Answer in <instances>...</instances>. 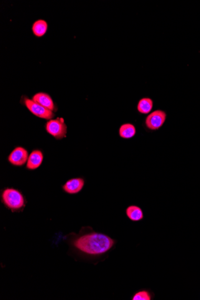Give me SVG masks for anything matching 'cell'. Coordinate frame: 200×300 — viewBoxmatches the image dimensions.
<instances>
[{
	"label": "cell",
	"instance_id": "cell-9",
	"mask_svg": "<svg viewBox=\"0 0 200 300\" xmlns=\"http://www.w3.org/2000/svg\"><path fill=\"white\" fill-rule=\"evenodd\" d=\"M44 160V155L42 150H34L29 155L26 164V168L30 171L37 170L42 165Z\"/></svg>",
	"mask_w": 200,
	"mask_h": 300
},
{
	"label": "cell",
	"instance_id": "cell-14",
	"mask_svg": "<svg viewBox=\"0 0 200 300\" xmlns=\"http://www.w3.org/2000/svg\"><path fill=\"white\" fill-rule=\"evenodd\" d=\"M155 294L149 289L138 290L131 297V300H153Z\"/></svg>",
	"mask_w": 200,
	"mask_h": 300
},
{
	"label": "cell",
	"instance_id": "cell-3",
	"mask_svg": "<svg viewBox=\"0 0 200 300\" xmlns=\"http://www.w3.org/2000/svg\"><path fill=\"white\" fill-rule=\"evenodd\" d=\"M21 105H24L32 115L40 119L50 120L55 117L54 112H52L47 108L42 106L39 103L30 99V98L23 95L21 98Z\"/></svg>",
	"mask_w": 200,
	"mask_h": 300
},
{
	"label": "cell",
	"instance_id": "cell-10",
	"mask_svg": "<svg viewBox=\"0 0 200 300\" xmlns=\"http://www.w3.org/2000/svg\"><path fill=\"white\" fill-rule=\"evenodd\" d=\"M125 214L126 217L134 223L143 221L145 218L142 209L137 205L128 206L125 209Z\"/></svg>",
	"mask_w": 200,
	"mask_h": 300
},
{
	"label": "cell",
	"instance_id": "cell-12",
	"mask_svg": "<svg viewBox=\"0 0 200 300\" xmlns=\"http://www.w3.org/2000/svg\"><path fill=\"white\" fill-rule=\"evenodd\" d=\"M137 133L135 125L131 123H125L119 128V135L123 139H130L136 135Z\"/></svg>",
	"mask_w": 200,
	"mask_h": 300
},
{
	"label": "cell",
	"instance_id": "cell-2",
	"mask_svg": "<svg viewBox=\"0 0 200 300\" xmlns=\"http://www.w3.org/2000/svg\"><path fill=\"white\" fill-rule=\"evenodd\" d=\"M0 200L5 208L12 213H21L27 206V200L24 194L17 189L6 187L0 192Z\"/></svg>",
	"mask_w": 200,
	"mask_h": 300
},
{
	"label": "cell",
	"instance_id": "cell-7",
	"mask_svg": "<svg viewBox=\"0 0 200 300\" xmlns=\"http://www.w3.org/2000/svg\"><path fill=\"white\" fill-rule=\"evenodd\" d=\"M85 180L83 178H71L62 186V190L69 195H76L82 191L85 185Z\"/></svg>",
	"mask_w": 200,
	"mask_h": 300
},
{
	"label": "cell",
	"instance_id": "cell-5",
	"mask_svg": "<svg viewBox=\"0 0 200 300\" xmlns=\"http://www.w3.org/2000/svg\"><path fill=\"white\" fill-rule=\"evenodd\" d=\"M46 132L56 140H60L67 137V126L64 118H57L48 120L45 125Z\"/></svg>",
	"mask_w": 200,
	"mask_h": 300
},
{
	"label": "cell",
	"instance_id": "cell-4",
	"mask_svg": "<svg viewBox=\"0 0 200 300\" xmlns=\"http://www.w3.org/2000/svg\"><path fill=\"white\" fill-rule=\"evenodd\" d=\"M167 119V114L166 111L157 109L147 116L144 121V126L148 132H157L163 127Z\"/></svg>",
	"mask_w": 200,
	"mask_h": 300
},
{
	"label": "cell",
	"instance_id": "cell-8",
	"mask_svg": "<svg viewBox=\"0 0 200 300\" xmlns=\"http://www.w3.org/2000/svg\"><path fill=\"white\" fill-rule=\"evenodd\" d=\"M32 100L53 112H57V105H55L50 95L46 92H37L32 97Z\"/></svg>",
	"mask_w": 200,
	"mask_h": 300
},
{
	"label": "cell",
	"instance_id": "cell-11",
	"mask_svg": "<svg viewBox=\"0 0 200 300\" xmlns=\"http://www.w3.org/2000/svg\"><path fill=\"white\" fill-rule=\"evenodd\" d=\"M154 107V101L150 97H143L139 100L137 105V110L141 115H149Z\"/></svg>",
	"mask_w": 200,
	"mask_h": 300
},
{
	"label": "cell",
	"instance_id": "cell-6",
	"mask_svg": "<svg viewBox=\"0 0 200 300\" xmlns=\"http://www.w3.org/2000/svg\"><path fill=\"white\" fill-rule=\"evenodd\" d=\"M29 155L26 149L22 146H17L10 153L7 161L14 167H21L26 165Z\"/></svg>",
	"mask_w": 200,
	"mask_h": 300
},
{
	"label": "cell",
	"instance_id": "cell-13",
	"mask_svg": "<svg viewBox=\"0 0 200 300\" xmlns=\"http://www.w3.org/2000/svg\"><path fill=\"white\" fill-rule=\"evenodd\" d=\"M32 33L36 37L44 36L47 31L48 24L44 19H38L34 22L31 27Z\"/></svg>",
	"mask_w": 200,
	"mask_h": 300
},
{
	"label": "cell",
	"instance_id": "cell-1",
	"mask_svg": "<svg viewBox=\"0 0 200 300\" xmlns=\"http://www.w3.org/2000/svg\"><path fill=\"white\" fill-rule=\"evenodd\" d=\"M67 241L71 250L83 258L95 260L108 255L117 241L105 233L83 226L78 234L70 233Z\"/></svg>",
	"mask_w": 200,
	"mask_h": 300
}]
</instances>
